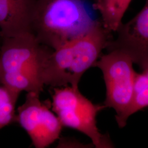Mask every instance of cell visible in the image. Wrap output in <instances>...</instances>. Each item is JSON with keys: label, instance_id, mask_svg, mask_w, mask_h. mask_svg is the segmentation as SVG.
I'll return each mask as SVG.
<instances>
[{"label": "cell", "instance_id": "obj_9", "mask_svg": "<svg viewBox=\"0 0 148 148\" xmlns=\"http://www.w3.org/2000/svg\"><path fill=\"white\" fill-rule=\"evenodd\" d=\"M132 0H95L93 8L101 16V23L110 33L116 32Z\"/></svg>", "mask_w": 148, "mask_h": 148}, {"label": "cell", "instance_id": "obj_2", "mask_svg": "<svg viewBox=\"0 0 148 148\" xmlns=\"http://www.w3.org/2000/svg\"><path fill=\"white\" fill-rule=\"evenodd\" d=\"M96 21L84 0H35L31 32L41 44L54 50L85 34Z\"/></svg>", "mask_w": 148, "mask_h": 148}, {"label": "cell", "instance_id": "obj_7", "mask_svg": "<svg viewBox=\"0 0 148 148\" xmlns=\"http://www.w3.org/2000/svg\"><path fill=\"white\" fill-rule=\"evenodd\" d=\"M110 39L106 49L118 50L128 54L139 66L148 60V0L142 9L127 23H122Z\"/></svg>", "mask_w": 148, "mask_h": 148}, {"label": "cell", "instance_id": "obj_6", "mask_svg": "<svg viewBox=\"0 0 148 148\" xmlns=\"http://www.w3.org/2000/svg\"><path fill=\"white\" fill-rule=\"evenodd\" d=\"M52 50L39 42L32 32L3 38L0 51V75L31 70L40 71L43 61Z\"/></svg>", "mask_w": 148, "mask_h": 148}, {"label": "cell", "instance_id": "obj_8", "mask_svg": "<svg viewBox=\"0 0 148 148\" xmlns=\"http://www.w3.org/2000/svg\"><path fill=\"white\" fill-rule=\"evenodd\" d=\"M35 0H0V34L3 38L31 32Z\"/></svg>", "mask_w": 148, "mask_h": 148}, {"label": "cell", "instance_id": "obj_12", "mask_svg": "<svg viewBox=\"0 0 148 148\" xmlns=\"http://www.w3.org/2000/svg\"><path fill=\"white\" fill-rule=\"evenodd\" d=\"M93 1H95V0H93Z\"/></svg>", "mask_w": 148, "mask_h": 148}, {"label": "cell", "instance_id": "obj_1", "mask_svg": "<svg viewBox=\"0 0 148 148\" xmlns=\"http://www.w3.org/2000/svg\"><path fill=\"white\" fill-rule=\"evenodd\" d=\"M110 32L97 20L85 34L52 50L43 61L40 75L43 85L53 88H79L84 74L101 56L111 39Z\"/></svg>", "mask_w": 148, "mask_h": 148}, {"label": "cell", "instance_id": "obj_11", "mask_svg": "<svg viewBox=\"0 0 148 148\" xmlns=\"http://www.w3.org/2000/svg\"><path fill=\"white\" fill-rule=\"evenodd\" d=\"M18 98L4 86L0 87V130L14 119L15 107Z\"/></svg>", "mask_w": 148, "mask_h": 148}, {"label": "cell", "instance_id": "obj_5", "mask_svg": "<svg viewBox=\"0 0 148 148\" xmlns=\"http://www.w3.org/2000/svg\"><path fill=\"white\" fill-rule=\"evenodd\" d=\"M16 116L36 148H45L60 138L63 127L58 116L40 99V93H27Z\"/></svg>", "mask_w": 148, "mask_h": 148}, {"label": "cell", "instance_id": "obj_3", "mask_svg": "<svg viewBox=\"0 0 148 148\" xmlns=\"http://www.w3.org/2000/svg\"><path fill=\"white\" fill-rule=\"evenodd\" d=\"M52 98V110L63 127L84 134L95 148L114 147L109 136L102 134L97 126V116L106 108L104 104L93 103L79 88L71 86L53 88Z\"/></svg>", "mask_w": 148, "mask_h": 148}, {"label": "cell", "instance_id": "obj_4", "mask_svg": "<svg viewBox=\"0 0 148 148\" xmlns=\"http://www.w3.org/2000/svg\"><path fill=\"white\" fill-rule=\"evenodd\" d=\"M133 62L126 53L112 50L101 55L93 67L101 70L106 86V108L114 109L115 119L120 128L127 125L132 106L134 82L137 73Z\"/></svg>", "mask_w": 148, "mask_h": 148}, {"label": "cell", "instance_id": "obj_10", "mask_svg": "<svg viewBox=\"0 0 148 148\" xmlns=\"http://www.w3.org/2000/svg\"><path fill=\"white\" fill-rule=\"evenodd\" d=\"M140 67L142 71L136 76L130 116L148 107V60Z\"/></svg>", "mask_w": 148, "mask_h": 148}]
</instances>
